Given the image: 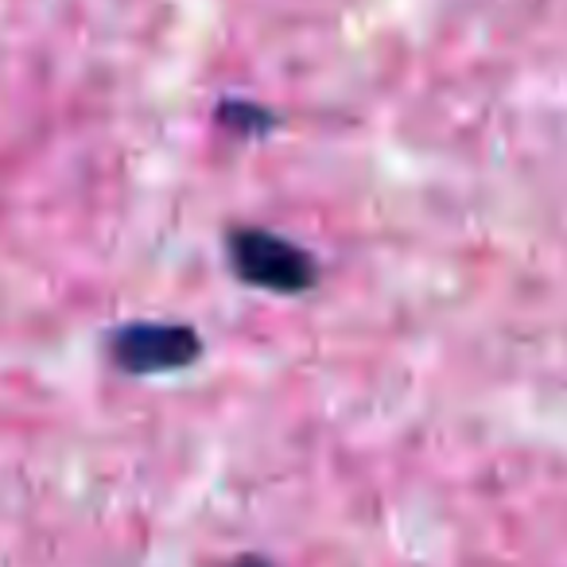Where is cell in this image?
<instances>
[{
  "instance_id": "obj_1",
  "label": "cell",
  "mask_w": 567,
  "mask_h": 567,
  "mask_svg": "<svg viewBox=\"0 0 567 567\" xmlns=\"http://www.w3.org/2000/svg\"><path fill=\"white\" fill-rule=\"evenodd\" d=\"M229 265L252 288L265 292H303L316 280V260L300 245L284 241L268 229H234L229 234Z\"/></svg>"
},
{
  "instance_id": "obj_2",
  "label": "cell",
  "mask_w": 567,
  "mask_h": 567,
  "mask_svg": "<svg viewBox=\"0 0 567 567\" xmlns=\"http://www.w3.org/2000/svg\"><path fill=\"white\" fill-rule=\"evenodd\" d=\"M113 362L125 373H167L183 370L198 358V334L190 327H159L141 323L125 327L110 342Z\"/></svg>"
},
{
  "instance_id": "obj_3",
  "label": "cell",
  "mask_w": 567,
  "mask_h": 567,
  "mask_svg": "<svg viewBox=\"0 0 567 567\" xmlns=\"http://www.w3.org/2000/svg\"><path fill=\"white\" fill-rule=\"evenodd\" d=\"M237 567H268V564H265V559H241Z\"/></svg>"
}]
</instances>
